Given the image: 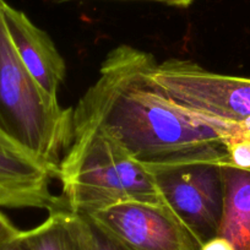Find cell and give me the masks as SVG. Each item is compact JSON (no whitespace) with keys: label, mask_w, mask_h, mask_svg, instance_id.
<instances>
[{"label":"cell","mask_w":250,"mask_h":250,"mask_svg":"<svg viewBox=\"0 0 250 250\" xmlns=\"http://www.w3.org/2000/svg\"><path fill=\"white\" fill-rule=\"evenodd\" d=\"M156 62L129 44L110 50L74 109L73 135L100 131L145 167L227 161L221 136L153 80Z\"/></svg>","instance_id":"6da1fadb"},{"label":"cell","mask_w":250,"mask_h":250,"mask_svg":"<svg viewBox=\"0 0 250 250\" xmlns=\"http://www.w3.org/2000/svg\"><path fill=\"white\" fill-rule=\"evenodd\" d=\"M0 0V131L59 178L73 143V109L62 108L31 76L16 53Z\"/></svg>","instance_id":"7a4b0ae2"},{"label":"cell","mask_w":250,"mask_h":250,"mask_svg":"<svg viewBox=\"0 0 250 250\" xmlns=\"http://www.w3.org/2000/svg\"><path fill=\"white\" fill-rule=\"evenodd\" d=\"M58 179L74 212L90 213L124 201L166 205L152 173L100 131L74 134Z\"/></svg>","instance_id":"3957f363"},{"label":"cell","mask_w":250,"mask_h":250,"mask_svg":"<svg viewBox=\"0 0 250 250\" xmlns=\"http://www.w3.org/2000/svg\"><path fill=\"white\" fill-rule=\"evenodd\" d=\"M146 168L166 206L200 244L218 234L225 203L222 162L194 161Z\"/></svg>","instance_id":"277c9868"},{"label":"cell","mask_w":250,"mask_h":250,"mask_svg":"<svg viewBox=\"0 0 250 250\" xmlns=\"http://www.w3.org/2000/svg\"><path fill=\"white\" fill-rule=\"evenodd\" d=\"M152 78L175 102L198 114L232 123L250 117L249 78L212 73L178 58L156 62Z\"/></svg>","instance_id":"5b68a950"},{"label":"cell","mask_w":250,"mask_h":250,"mask_svg":"<svg viewBox=\"0 0 250 250\" xmlns=\"http://www.w3.org/2000/svg\"><path fill=\"white\" fill-rule=\"evenodd\" d=\"M128 250H200L201 244L166 205L124 201L87 213Z\"/></svg>","instance_id":"8992f818"},{"label":"cell","mask_w":250,"mask_h":250,"mask_svg":"<svg viewBox=\"0 0 250 250\" xmlns=\"http://www.w3.org/2000/svg\"><path fill=\"white\" fill-rule=\"evenodd\" d=\"M3 15L16 53L40 87L53 100L66 74L65 62L47 32L4 0Z\"/></svg>","instance_id":"52a82bcc"},{"label":"cell","mask_w":250,"mask_h":250,"mask_svg":"<svg viewBox=\"0 0 250 250\" xmlns=\"http://www.w3.org/2000/svg\"><path fill=\"white\" fill-rule=\"evenodd\" d=\"M225 203L218 234L234 250H250V170L222 162Z\"/></svg>","instance_id":"ba28073f"},{"label":"cell","mask_w":250,"mask_h":250,"mask_svg":"<svg viewBox=\"0 0 250 250\" xmlns=\"http://www.w3.org/2000/svg\"><path fill=\"white\" fill-rule=\"evenodd\" d=\"M53 173L0 131V189L52 195Z\"/></svg>","instance_id":"9c48e42d"},{"label":"cell","mask_w":250,"mask_h":250,"mask_svg":"<svg viewBox=\"0 0 250 250\" xmlns=\"http://www.w3.org/2000/svg\"><path fill=\"white\" fill-rule=\"evenodd\" d=\"M20 240L26 250H76L66 225V210L49 212L47 220L37 227L22 230Z\"/></svg>","instance_id":"30bf717a"},{"label":"cell","mask_w":250,"mask_h":250,"mask_svg":"<svg viewBox=\"0 0 250 250\" xmlns=\"http://www.w3.org/2000/svg\"><path fill=\"white\" fill-rule=\"evenodd\" d=\"M66 225L73 235L76 250H128L87 213L66 210Z\"/></svg>","instance_id":"8fae6325"},{"label":"cell","mask_w":250,"mask_h":250,"mask_svg":"<svg viewBox=\"0 0 250 250\" xmlns=\"http://www.w3.org/2000/svg\"><path fill=\"white\" fill-rule=\"evenodd\" d=\"M227 162L239 169L250 170V139H239L226 144Z\"/></svg>","instance_id":"7c38bea8"},{"label":"cell","mask_w":250,"mask_h":250,"mask_svg":"<svg viewBox=\"0 0 250 250\" xmlns=\"http://www.w3.org/2000/svg\"><path fill=\"white\" fill-rule=\"evenodd\" d=\"M22 233V230L19 229L9 217H6L1 211H0V249L5 245L10 244L14 240L19 239Z\"/></svg>","instance_id":"4fadbf2b"},{"label":"cell","mask_w":250,"mask_h":250,"mask_svg":"<svg viewBox=\"0 0 250 250\" xmlns=\"http://www.w3.org/2000/svg\"><path fill=\"white\" fill-rule=\"evenodd\" d=\"M200 250H234V248L226 238L216 235V237L211 238L208 242L201 244Z\"/></svg>","instance_id":"5bb4252c"},{"label":"cell","mask_w":250,"mask_h":250,"mask_svg":"<svg viewBox=\"0 0 250 250\" xmlns=\"http://www.w3.org/2000/svg\"><path fill=\"white\" fill-rule=\"evenodd\" d=\"M48 1L54 4H64L71 3V1H81V0H48ZM143 1H153V3L166 4L169 6H177V8H188L195 3L196 0H143Z\"/></svg>","instance_id":"9a60e30c"},{"label":"cell","mask_w":250,"mask_h":250,"mask_svg":"<svg viewBox=\"0 0 250 250\" xmlns=\"http://www.w3.org/2000/svg\"><path fill=\"white\" fill-rule=\"evenodd\" d=\"M0 250H26V248H25V245L22 244V242L20 240V238H19V239L11 242L10 244L3 247Z\"/></svg>","instance_id":"2e32d148"}]
</instances>
